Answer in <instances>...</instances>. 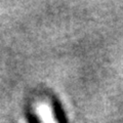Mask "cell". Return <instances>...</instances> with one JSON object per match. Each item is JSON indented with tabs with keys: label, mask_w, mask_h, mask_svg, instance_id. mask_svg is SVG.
<instances>
[{
	"label": "cell",
	"mask_w": 123,
	"mask_h": 123,
	"mask_svg": "<svg viewBox=\"0 0 123 123\" xmlns=\"http://www.w3.org/2000/svg\"><path fill=\"white\" fill-rule=\"evenodd\" d=\"M37 115L42 123H56L51 107L46 103H39L36 107Z\"/></svg>",
	"instance_id": "obj_1"
}]
</instances>
